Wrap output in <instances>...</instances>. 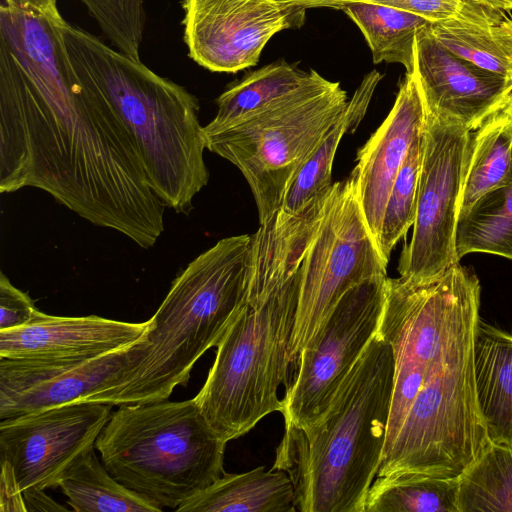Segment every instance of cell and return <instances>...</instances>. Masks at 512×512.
<instances>
[{
  "instance_id": "cell-1",
  "label": "cell",
  "mask_w": 512,
  "mask_h": 512,
  "mask_svg": "<svg viewBox=\"0 0 512 512\" xmlns=\"http://www.w3.org/2000/svg\"><path fill=\"white\" fill-rule=\"evenodd\" d=\"M479 280L395 343L393 393L377 476L458 478L491 443L475 382Z\"/></svg>"
},
{
  "instance_id": "cell-2",
  "label": "cell",
  "mask_w": 512,
  "mask_h": 512,
  "mask_svg": "<svg viewBox=\"0 0 512 512\" xmlns=\"http://www.w3.org/2000/svg\"><path fill=\"white\" fill-rule=\"evenodd\" d=\"M326 200L318 195L295 213L280 208L251 235L245 304L194 397L227 442L280 412L278 390L292 364L303 261Z\"/></svg>"
},
{
  "instance_id": "cell-3",
  "label": "cell",
  "mask_w": 512,
  "mask_h": 512,
  "mask_svg": "<svg viewBox=\"0 0 512 512\" xmlns=\"http://www.w3.org/2000/svg\"><path fill=\"white\" fill-rule=\"evenodd\" d=\"M393 375L391 347L377 333L319 420L285 427L271 469L290 477L296 511L365 512L383 457Z\"/></svg>"
},
{
  "instance_id": "cell-4",
  "label": "cell",
  "mask_w": 512,
  "mask_h": 512,
  "mask_svg": "<svg viewBox=\"0 0 512 512\" xmlns=\"http://www.w3.org/2000/svg\"><path fill=\"white\" fill-rule=\"evenodd\" d=\"M63 35L74 70L95 84L130 131L152 191L188 214L209 181L197 98L66 20Z\"/></svg>"
},
{
  "instance_id": "cell-5",
  "label": "cell",
  "mask_w": 512,
  "mask_h": 512,
  "mask_svg": "<svg viewBox=\"0 0 512 512\" xmlns=\"http://www.w3.org/2000/svg\"><path fill=\"white\" fill-rule=\"evenodd\" d=\"M251 235L230 236L196 257L173 281L115 388L93 402L163 401L185 386L195 363L217 347L247 293Z\"/></svg>"
},
{
  "instance_id": "cell-6",
  "label": "cell",
  "mask_w": 512,
  "mask_h": 512,
  "mask_svg": "<svg viewBox=\"0 0 512 512\" xmlns=\"http://www.w3.org/2000/svg\"><path fill=\"white\" fill-rule=\"evenodd\" d=\"M226 444L193 398L120 405L95 448L117 481L162 510H176L225 473Z\"/></svg>"
},
{
  "instance_id": "cell-7",
  "label": "cell",
  "mask_w": 512,
  "mask_h": 512,
  "mask_svg": "<svg viewBox=\"0 0 512 512\" xmlns=\"http://www.w3.org/2000/svg\"><path fill=\"white\" fill-rule=\"evenodd\" d=\"M347 93L311 70L297 88L227 126L206 130V149L236 166L253 194L259 223L281 208L303 163L343 113Z\"/></svg>"
},
{
  "instance_id": "cell-8",
  "label": "cell",
  "mask_w": 512,
  "mask_h": 512,
  "mask_svg": "<svg viewBox=\"0 0 512 512\" xmlns=\"http://www.w3.org/2000/svg\"><path fill=\"white\" fill-rule=\"evenodd\" d=\"M387 265L366 225L351 173L334 182L306 251L290 344L292 363L341 297L369 278L387 275Z\"/></svg>"
},
{
  "instance_id": "cell-9",
  "label": "cell",
  "mask_w": 512,
  "mask_h": 512,
  "mask_svg": "<svg viewBox=\"0 0 512 512\" xmlns=\"http://www.w3.org/2000/svg\"><path fill=\"white\" fill-rule=\"evenodd\" d=\"M387 275L349 289L295 360L296 372L281 400L285 427L306 428L328 409L338 388L378 333Z\"/></svg>"
},
{
  "instance_id": "cell-10",
  "label": "cell",
  "mask_w": 512,
  "mask_h": 512,
  "mask_svg": "<svg viewBox=\"0 0 512 512\" xmlns=\"http://www.w3.org/2000/svg\"><path fill=\"white\" fill-rule=\"evenodd\" d=\"M469 130L425 111L416 217L399 258L401 277L427 280L459 262L455 237Z\"/></svg>"
},
{
  "instance_id": "cell-11",
  "label": "cell",
  "mask_w": 512,
  "mask_h": 512,
  "mask_svg": "<svg viewBox=\"0 0 512 512\" xmlns=\"http://www.w3.org/2000/svg\"><path fill=\"white\" fill-rule=\"evenodd\" d=\"M111 405L74 402L0 421V460L24 491L57 486L64 472L95 442Z\"/></svg>"
},
{
  "instance_id": "cell-12",
  "label": "cell",
  "mask_w": 512,
  "mask_h": 512,
  "mask_svg": "<svg viewBox=\"0 0 512 512\" xmlns=\"http://www.w3.org/2000/svg\"><path fill=\"white\" fill-rule=\"evenodd\" d=\"M182 7L190 58L225 73L257 64L271 37L301 26L306 10L277 0H183Z\"/></svg>"
},
{
  "instance_id": "cell-13",
  "label": "cell",
  "mask_w": 512,
  "mask_h": 512,
  "mask_svg": "<svg viewBox=\"0 0 512 512\" xmlns=\"http://www.w3.org/2000/svg\"><path fill=\"white\" fill-rule=\"evenodd\" d=\"M132 346L84 359L0 357V421L64 404L92 402L117 386Z\"/></svg>"
},
{
  "instance_id": "cell-14",
  "label": "cell",
  "mask_w": 512,
  "mask_h": 512,
  "mask_svg": "<svg viewBox=\"0 0 512 512\" xmlns=\"http://www.w3.org/2000/svg\"><path fill=\"white\" fill-rule=\"evenodd\" d=\"M430 25L416 35L413 70L425 111L474 129L512 101V79L455 55L436 40Z\"/></svg>"
},
{
  "instance_id": "cell-15",
  "label": "cell",
  "mask_w": 512,
  "mask_h": 512,
  "mask_svg": "<svg viewBox=\"0 0 512 512\" xmlns=\"http://www.w3.org/2000/svg\"><path fill=\"white\" fill-rule=\"evenodd\" d=\"M424 122L425 106L415 73H406L391 111L357 152V164L351 172L375 244L392 185Z\"/></svg>"
},
{
  "instance_id": "cell-16",
  "label": "cell",
  "mask_w": 512,
  "mask_h": 512,
  "mask_svg": "<svg viewBox=\"0 0 512 512\" xmlns=\"http://www.w3.org/2000/svg\"><path fill=\"white\" fill-rule=\"evenodd\" d=\"M150 321L132 323L96 315L61 317L36 310L19 328L0 331V357L70 360L99 357L138 342Z\"/></svg>"
},
{
  "instance_id": "cell-17",
  "label": "cell",
  "mask_w": 512,
  "mask_h": 512,
  "mask_svg": "<svg viewBox=\"0 0 512 512\" xmlns=\"http://www.w3.org/2000/svg\"><path fill=\"white\" fill-rule=\"evenodd\" d=\"M475 382L490 442L512 449V333L481 319L475 338Z\"/></svg>"
},
{
  "instance_id": "cell-18",
  "label": "cell",
  "mask_w": 512,
  "mask_h": 512,
  "mask_svg": "<svg viewBox=\"0 0 512 512\" xmlns=\"http://www.w3.org/2000/svg\"><path fill=\"white\" fill-rule=\"evenodd\" d=\"M429 29L455 55L512 79V18L504 10L476 2L464 16L433 22Z\"/></svg>"
},
{
  "instance_id": "cell-19",
  "label": "cell",
  "mask_w": 512,
  "mask_h": 512,
  "mask_svg": "<svg viewBox=\"0 0 512 512\" xmlns=\"http://www.w3.org/2000/svg\"><path fill=\"white\" fill-rule=\"evenodd\" d=\"M185 512H295L293 484L281 470L263 466L224 473L176 508Z\"/></svg>"
},
{
  "instance_id": "cell-20",
  "label": "cell",
  "mask_w": 512,
  "mask_h": 512,
  "mask_svg": "<svg viewBox=\"0 0 512 512\" xmlns=\"http://www.w3.org/2000/svg\"><path fill=\"white\" fill-rule=\"evenodd\" d=\"M512 167L511 102L469 130L463 161L458 216L482 195L503 184Z\"/></svg>"
},
{
  "instance_id": "cell-21",
  "label": "cell",
  "mask_w": 512,
  "mask_h": 512,
  "mask_svg": "<svg viewBox=\"0 0 512 512\" xmlns=\"http://www.w3.org/2000/svg\"><path fill=\"white\" fill-rule=\"evenodd\" d=\"M381 78L376 70L364 77L343 113L295 175L284 196L282 210L295 213L333 186L332 166L340 141L345 134L353 133L363 120Z\"/></svg>"
},
{
  "instance_id": "cell-22",
  "label": "cell",
  "mask_w": 512,
  "mask_h": 512,
  "mask_svg": "<svg viewBox=\"0 0 512 512\" xmlns=\"http://www.w3.org/2000/svg\"><path fill=\"white\" fill-rule=\"evenodd\" d=\"M360 28L372 52L374 64H402L406 73L415 65L416 35L430 20L417 14L370 1L346 3L341 7Z\"/></svg>"
},
{
  "instance_id": "cell-23",
  "label": "cell",
  "mask_w": 512,
  "mask_h": 512,
  "mask_svg": "<svg viewBox=\"0 0 512 512\" xmlns=\"http://www.w3.org/2000/svg\"><path fill=\"white\" fill-rule=\"evenodd\" d=\"M76 512H160L162 509L117 481L95 447L77 459L57 484Z\"/></svg>"
},
{
  "instance_id": "cell-24",
  "label": "cell",
  "mask_w": 512,
  "mask_h": 512,
  "mask_svg": "<svg viewBox=\"0 0 512 512\" xmlns=\"http://www.w3.org/2000/svg\"><path fill=\"white\" fill-rule=\"evenodd\" d=\"M455 244L459 260L474 252L512 260V167L503 184L458 216Z\"/></svg>"
},
{
  "instance_id": "cell-25",
  "label": "cell",
  "mask_w": 512,
  "mask_h": 512,
  "mask_svg": "<svg viewBox=\"0 0 512 512\" xmlns=\"http://www.w3.org/2000/svg\"><path fill=\"white\" fill-rule=\"evenodd\" d=\"M458 478L411 474L376 476L365 512H459Z\"/></svg>"
},
{
  "instance_id": "cell-26",
  "label": "cell",
  "mask_w": 512,
  "mask_h": 512,
  "mask_svg": "<svg viewBox=\"0 0 512 512\" xmlns=\"http://www.w3.org/2000/svg\"><path fill=\"white\" fill-rule=\"evenodd\" d=\"M309 72L284 60L268 64L232 84L217 99V113L204 129L232 124L297 88Z\"/></svg>"
},
{
  "instance_id": "cell-27",
  "label": "cell",
  "mask_w": 512,
  "mask_h": 512,
  "mask_svg": "<svg viewBox=\"0 0 512 512\" xmlns=\"http://www.w3.org/2000/svg\"><path fill=\"white\" fill-rule=\"evenodd\" d=\"M458 482L459 512H512V449L490 443Z\"/></svg>"
},
{
  "instance_id": "cell-28",
  "label": "cell",
  "mask_w": 512,
  "mask_h": 512,
  "mask_svg": "<svg viewBox=\"0 0 512 512\" xmlns=\"http://www.w3.org/2000/svg\"><path fill=\"white\" fill-rule=\"evenodd\" d=\"M422 155L423 129L407 152L385 206L376 246L387 264L395 245L415 221Z\"/></svg>"
},
{
  "instance_id": "cell-29",
  "label": "cell",
  "mask_w": 512,
  "mask_h": 512,
  "mask_svg": "<svg viewBox=\"0 0 512 512\" xmlns=\"http://www.w3.org/2000/svg\"><path fill=\"white\" fill-rule=\"evenodd\" d=\"M114 47L140 60L145 26L144 0H80Z\"/></svg>"
},
{
  "instance_id": "cell-30",
  "label": "cell",
  "mask_w": 512,
  "mask_h": 512,
  "mask_svg": "<svg viewBox=\"0 0 512 512\" xmlns=\"http://www.w3.org/2000/svg\"><path fill=\"white\" fill-rule=\"evenodd\" d=\"M37 309L30 296L15 286L4 273L0 275V331L28 324Z\"/></svg>"
},
{
  "instance_id": "cell-31",
  "label": "cell",
  "mask_w": 512,
  "mask_h": 512,
  "mask_svg": "<svg viewBox=\"0 0 512 512\" xmlns=\"http://www.w3.org/2000/svg\"><path fill=\"white\" fill-rule=\"evenodd\" d=\"M399 8L431 22L462 16L475 0H366Z\"/></svg>"
},
{
  "instance_id": "cell-32",
  "label": "cell",
  "mask_w": 512,
  "mask_h": 512,
  "mask_svg": "<svg viewBox=\"0 0 512 512\" xmlns=\"http://www.w3.org/2000/svg\"><path fill=\"white\" fill-rule=\"evenodd\" d=\"M1 462L0 511L27 512L23 491L21 490L11 465Z\"/></svg>"
},
{
  "instance_id": "cell-33",
  "label": "cell",
  "mask_w": 512,
  "mask_h": 512,
  "mask_svg": "<svg viewBox=\"0 0 512 512\" xmlns=\"http://www.w3.org/2000/svg\"><path fill=\"white\" fill-rule=\"evenodd\" d=\"M23 496L27 511L66 510L65 507L59 506L51 498L46 496L44 490L24 491Z\"/></svg>"
},
{
  "instance_id": "cell-34",
  "label": "cell",
  "mask_w": 512,
  "mask_h": 512,
  "mask_svg": "<svg viewBox=\"0 0 512 512\" xmlns=\"http://www.w3.org/2000/svg\"><path fill=\"white\" fill-rule=\"evenodd\" d=\"M282 3L291 4L302 7L304 9L314 7H330L341 9V7L350 2L363 1V0H277Z\"/></svg>"
},
{
  "instance_id": "cell-35",
  "label": "cell",
  "mask_w": 512,
  "mask_h": 512,
  "mask_svg": "<svg viewBox=\"0 0 512 512\" xmlns=\"http://www.w3.org/2000/svg\"><path fill=\"white\" fill-rule=\"evenodd\" d=\"M488 6L502 9L504 11H512V0H475Z\"/></svg>"
},
{
  "instance_id": "cell-36",
  "label": "cell",
  "mask_w": 512,
  "mask_h": 512,
  "mask_svg": "<svg viewBox=\"0 0 512 512\" xmlns=\"http://www.w3.org/2000/svg\"><path fill=\"white\" fill-rule=\"evenodd\" d=\"M511 105H512V101H511Z\"/></svg>"
}]
</instances>
